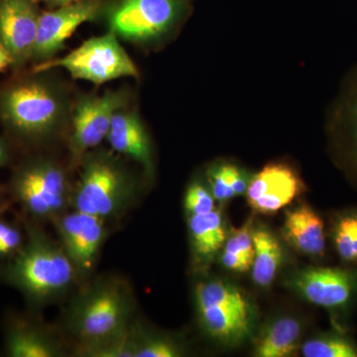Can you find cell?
<instances>
[{"label": "cell", "instance_id": "22", "mask_svg": "<svg viewBox=\"0 0 357 357\" xmlns=\"http://www.w3.org/2000/svg\"><path fill=\"white\" fill-rule=\"evenodd\" d=\"M302 354L306 357H357V347L344 335L326 333L307 340Z\"/></svg>", "mask_w": 357, "mask_h": 357}, {"label": "cell", "instance_id": "34", "mask_svg": "<svg viewBox=\"0 0 357 357\" xmlns=\"http://www.w3.org/2000/svg\"><path fill=\"white\" fill-rule=\"evenodd\" d=\"M33 1H46V2H50V3H53V4H57V1L58 0H33Z\"/></svg>", "mask_w": 357, "mask_h": 357}, {"label": "cell", "instance_id": "21", "mask_svg": "<svg viewBox=\"0 0 357 357\" xmlns=\"http://www.w3.org/2000/svg\"><path fill=\"white\" fill-rule=\"evenodd\" d=\"M211 195L215 201L225 203L248 191L249 178L243 170L232 164L213 167L208 173Z\"/></svg>", "mask_w": 357, "mask_h": 357}, {"label": "cell", "instance_id": "15", "mask_svg": "<svg viewBox=\"0 0 357 357\" xmlns=\"http://www.w3.org/2000/svg\"><path fill=\"white\" fill-rule=\"evenodd\" d=\"M284 234L288 243L303 255L312 257L325 255V225L311 206L303 204L288 211Z\"/></svg>", "mask_w": 357, "mask_h": 357}, {"label": "cell", "instance_id": "1", "mask_svg": "<svg viewBox=\"0 0 357 357\" xmlns=\"http://www.w3.org/2000/svg\"><path fill=\"white\" fill-rule=\"evenodd\" d=\"M195 299L202 325L211 337L234 344L250 335L255 311L238 288L220 280L201 282Z\"/></svg>", "mask_w": 357, "mask_h": 357}, {"label": "cell", "instance_id": "19", "mask_svg": "<svg viewBox=\"0 0 357 357\" xmlns=\"http://www.w3.org/2000/svg\"><path fill=\"white\" fill-rule=\"evenodd\" d=\"M255 243V259L252 264V279L256 285L266 288L276 278L283 261V249L276 236L265 227L252 230Z\"/></svg>", "mask_w": 357, "mask_h": 357}, {"label": "cell", "instance_id": "28", "mask_svg": "<svg viewBox=\"0 0 357 357\" xmlns=\"http://www.w3.org/2000/svg\"><path fill=\"white\" fill-rule=\"evenodd\" d=\"M342 115H344V121L347 122L349 135L357 153V84L351 95L349 96V100L345 102Z\"/></svg>", "mask_w": 357, "mask_h": 357}, {"label": "cell", "instance_id": "24", "mask_svg": "<svg viewBox=\"0 0 357 357\" xmlns=\"http://www.w3.org/2000/svg\"><path fill=\"white\" fill-rule=\"evenodd\" d=\"M9 354L15 357H51L56 356L53 345L31 332L14 333L8 344Z\"/></svg>", "mask_w": 357, "mask_h": 357}, {"label": "cell", "instance_id": "7", "mask_svg": "<svg viewBox=\"0 0 357 357\" xmlns=\"http://www.w3.org/2000/svg\"><path fill=\"white\" fill-rule=\"evenodd\" d=\"M128 305L121 288L105 284L93 289L75 312V330L86 344H95L123 333Z\"/></svg>", "mask_w": 357, "mask_h": 357}, {"label": "cell", "instance_id": "18", "mask_svg": "<svg viewBox=\"0 0 357 357\" xmlns=\"http://www.w3.org/2000/svg\"><path fill=\"white\" fill-rule=\"evenodd\" d=\"M188 222L197 255L204 261L211 260L227 241L222 211L215 208L210 213L189 215Z\"/></svg>", "mask_w": 357, "mask_h": 357}, {"label": "cell", "instance_id": "11", "mask_svg": "<svg viewBox=\"0 0 357 357\" xmlns=\"http://www.w3.org/2000/svg\"><path fill=\"white\" fill-rule=\"evenodd\" d=\"M126 96L109 91L100 96H88L79 100L73 119L72 145L77 153L98 146L109 132L112 116L121 109Z\"/></svg>", "mask_w": 357, "mask_h": 357}, {"label": "cell", "instance_id": "32", "mask_svg": "<svg viewBox=\"0 0 357 357\" xmlns=\"http://www.w3.org/2000/svg\"><path fill=\"white\" fill-rule=\"evenodd\" d=\"M75 1H77V0H58L57 4H56V6H67V4L73 3V2Z\"/></svg>", "mask_w": 357, "mask_h": 357}, {"label": "cell", "instance_id": "33", "mask_svg": "<svg viewBox=\"0 0 357 357\" xmlns=\"http://www.w3.org/2000/svg\"><path fill=\"white\" fill-rule=\"evenodd\" d=\"M4 156H6V152H4V147L2 143L0 142V163L3 161Z\"/></svg>", "mask_w": 357, "mask_h": 357}, {"label": "cell", "instance_id": "6", "mask_svg": "<svg viewBox=\"0 0 357 357\" xmlns=\"http://www.w3.org/2000/svg\"><path fill=\"white\" fill-rule=\"evenodd\" d=\"M74 274V264L64 249L47 241H35L14 266V276L21 287L39 298L64 290Z\"/></svg>", "mask_w": 357, "mask_h": 357}, {"label": "cell", "instance_id": "4", "mask_svg": "<svg viewBox=\"0 0 357 357\" xmlns=\"http://www.w3.org/2000/svg\"><path fill=\"white\" fill-rule=\"evenodd\" d=\"M64 68L75 79L102 84L123 77H136L138 70L114 32L84 42L64 58L44 61L36 72Z\"/></svg>", "mask_w": 357, "mask_h": 357}, {"label": "cell", "instance_id": "30", "mask_svg": "<svg viewBox=\"0 0 357 357\" xmlns=\"http://www.w3.org/2000/svg\"><path fill=\"white\" fill-rule=\"evenodd\" d=\"M13 60L10 54L4 48L3 45L0 43V72L6 69L9 65L13 64Z\"/></svg>", "mask_w": 357, "mask_h": 357}, {"label": "cell", "instance_id": "9", "mask_svg": "<svg viewBox=\"0 0 357 357\" xmlns=\"http://www.w3.org/2000/svg\"><path fill=\"white\" fill-rule=\"evenodd\" d=\"M102 6V0H77L57 10L40 14L32 57L45 61L53 57L79 25L100 15Z\"/></svg>", "mask_w": 357, "mask_h": 357}, {"label": "cell", "instance_id": "23", "mask_svg": "<svg viewBox=\"0 0 357 357\" xmlns=\"http://www.w3.org/2000/svg\"><path fill=\"white\" fill-rule=\"evenodd\" d=\"M333 243L344 262L357 263V213L338 218L333 229Z\"/></svg>", "mask_w": 357, "mask_h": 357}, {"label": "cell", "instance_id": "2", "mask_svg": "<svg viewBox=\"0 0 357 357\" xmlns=\"http://www.w3.org/2000/svg\"><path fill=\"white\" fill-rule=\"evenodd\" d=\"M191 0H112L103 6L109 31L132 43L156 41L184 18Z\"/></svg>", "mask_w": 357, "mask_h": 357}, {"label": "cell", "instance_id": "26", "mask_svg": "<svg viewBox=\"0 0 357 357\" xmlns=\"http://www.w3.org/2000/svg\"><path fill=\"white\" fill-rule=\"evenodd\" d=\"M185 208L188 215H201L215 210V199L203 185L195 183L190 185L185 197Z\"/></svg>", "mask_w": 357, "mask_h": 357}, {"label": "cell", "instance_id": "31", "mask_svg": "<svg viewBox=\"0 0 357 357\" xmlns=\"http://www.w3.org/2000/svg\"><path fill=\"white\" fill-rule=\"evenodd\" d=\"M9 229H10V227H8L6 223L0 222V243H1L2 239L6 237Z\"/></svg>", "mask_w": 357, "mask_h": 357}, {"label": "cell", "instance_id": "25", "mask_svg": "<svg viewBox=\"0 0 357 357\" xmlns=\"http://www.w3.org/2000/svg\"><path fill=\"white\" fill-rule=\"evenodd\" d=\"M88 356L96 357H135L136 342L129 340L126 333L105 342L89 345Z\"/></svg>", "mask_w": 357, "mask_h": 357}, {"label": "cell", "instance_id": "8", "mask_svg": "<svg viewBox=\"0 0 357 357\" xmlns=\"http://www.w3.org/2000/svg\"><path fill=\"white\" fill-rule=\"evenodd\" d=\"M289 287L316 306L344 309L357 296V272L340 268H307L296 272Z\"/></svg>", "mask_w": 357, "mask_h": 357}, {"label": "cell", "instance_id": "29", "mask_svg": "<svg viewBox=\"0 0 357 357\" xmlns=\"http://www.w3.org/2000/svg\"><path fill=\"white\" fill-rule=\"evenodd\" d=\"M20 243V234L16 229H11L7 232L6 237L0 243V255L9 252L13 249L17 248Z\"/></svg>", "mask_w": 357, "mask_h": 357}, {"label": "cell", "instance_id": "3", "mask_svg": "<svg viewBox=\"0 0 357 357\" xmlns=\"http://www.w3.org/2000/svg\"><path fill=\"white\" fill-rule=\"evenodd\" d=\"M63 114L64 102L58 91L39 79L20 82L0 95V117L9 128L23 135L50 132Z\"/></svg>", "mask_w": 357, "mask_h": 357}, {"label": "cell", "instance_id": "5", "mask_svg": "<svg viewBox=\"0 0 357 357\" xmlns=\"http://www.w3.org/2000/svg\"><path fill=\"white\" fill-rule=\"evenodd\" d=\"M129 194L126 174L114 160L96 156L84 164L75 196L77 211L100 218L121 210Z\"/></svg>", "mask_w": 357, "mask_h": 357}, {"label": "cell", "instance_id": "16", "mask_svg": "<svg viewBox=\"0 0 357 357\" xmlns=\"http://www.w3.org/2000/svg\"><path fill=\"white\" fill-rule=\"evenodd\" d=\"M107 139L115 151L128 155L148 170L151 169L149 139L137 115L117 110L112 116Z\"/></svg>", "mask_w": 357, "mask_h": 357}, {"label": "cell", "instance_id": "20", "mask_svg": "<svg viewBox=\"0 0 357 357\" xmlns=\"http://www.w3.org/2000/svg\"><path fill=\"white\" fill-rule=\"evenodd\" d=\"M252 230L248 222L227 237L220 257L223 267L236 273H244L251 269L255 259Z\"/></svg>", "mask_w": 357, "mask_h": 357}, {"label": "cell", "instance_id": "27", "mask_svg": "<svg viewBox=\"0 0 357 357\" xmlns=\"http://www.w3.org/2000/svg\"><path fill=\"white\" fill-rule=\"evenodd\" d=\"M180 356L178 347L163 338H147L136 344L135 357H176Z\"/></svg>", "mask_w": 357, "mask_h": 357}, {"label": "cell", "instance_id": "13", "mask_svg": "<svg viewBox=\"0 0 357 357\" xmlns=\"http://www.w3.org/2000/svg\"><path fill=\"white\" fill-rule=\"evenodd\" d=\"M66 177L60 168L50 163L29 167L21 174L18 192L32 213L48 215L64 204Z\"/></svg>", "mask_w": 357, "mask_h": 357}, {"label": "cell", "instance_id": "10", "mask_svg": "<svg viewBox=\"0 0 357 357\" xmlns=\"http://www.w3.org/2000/svg\"><path fill=\"white\" fill-rule=\"evenodd\" d=\"M304 184L285 164H269L249 181L246 198L256 213L271 215L292 203L302 194Z\"/></svg>", "mask_w": 357, "mask_h": 357}, {"label": "cell", "instance_id": "12", "mask_svg": "<svg viewBox=\"0 0 357 357\" xmlns=\"http://www.w3.org/2000/svg\"><path fill=\"white\" fill-rule=\"evenodd\" d=\"M40 14L33 0H0V43L13 63L32 57Z\"/></svg>", "mask_w": 357, "mask_h": 357}, {"label": "cell", "instance_id": "14", "mask_svg": "<svg viewBox=\"0 0 357 357\" xmlns=\"http://www.w3.org/2000/svg\"><path fill=\"white\" fill-rule=\"evenodd\" d=\"M61 236L63 249L75 267L89 270L93 266L102 244L103 227L102 218L77 211L61 220Z\"/></svg>", "mask_w": 357, "mask_h": 357}, {"label": "cell", "instance_id": "17", "mask_svg": "<svg viewBox=\"0 0 357 357\" xmlns=\"http://www.w3.org/2000/svg\"><path fill=\"white\" fill-rule=\"evenodd\" d=\"M302 326L297 319L282 317L271 321L262 331L256 342L255 356L287 357L293 356L301 347Z\"/></svg>", "mask_w": 357, "mask_h": 357}]
</instances>
